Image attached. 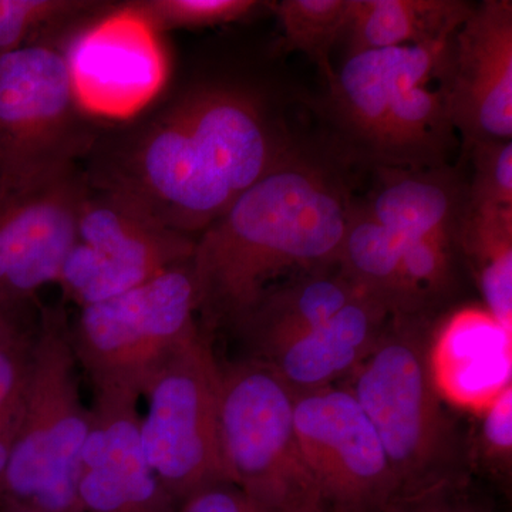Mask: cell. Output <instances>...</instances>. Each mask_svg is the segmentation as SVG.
I'll return each mask as SVG.
<instances>
[{"label":"cell","instance_id":"1","mask_svg":"<svg viewBox=\"0 0 512 512\" xmlns=\"http://www.w3.org/2000/svg\"><path fill=\"white\" fill-rule=\"evenodd\" d=\"M298 151L268 94L248 84L208 82L137 128L90 181L197 238Z\"/></svg>","mask_w":512,"mask_h":512},{"label":"cell","instance_id":"2","mask_svg":"<svg viewBox=\"0 0 512 512\" xmlns=\"http://www.w3.org/2000/svg\"><path fill=\"white\" fill-rule=\"evenodd\" d=\"M350 207L338 175L301 151L249 187L195 238L202 335H237L278 276L335 268Z\"/></svg>","mask_w":512,"mask_h":512},{"label":"cell","instance_id":"3","mask_svg":"<svg viewBox=\"0 0 512 512\" xmlns=\"http://www.w3.org/2000/svg\"><path fill=\"white\" fill-rule=\"evenodd\" d=\"M451 39L348 56L328 82V113L346 156L375 170L447 165L456 130L441 83H430L443 73Z\"/></svg>","mask_w":512,"mask_h":512},{"label":"cell","instance_id":"4","mask_svg":"<svg viewBox=\"0 0 512 512\" xmlns=\"http://www.w3.org/2000/svg\"><path fill=\"white\" fill-rule=\"evenodd\" d=\"M430 318L392 315L379 342L350 373L348 390L375 427L396 498L460 487L467 457L441 406L430 350Z\"/></svg>","mask_w":512,"mask_h":512},{"label":"cell","instance_id":"5","mask_svg":"<svg viewBox=\"0 0 512 512\" xmlns=\"http://www.w3.org/2000/svg\"><path fill=\"white\" fill-rule=\"evenodd\" d=\"M62 309H45L33 336L22 426L0 478V512H82L77 470L92 412Z\"/></svg>","mask_w":512,"mask_h":512},{"label":"cell","instance_id":"6","mask_svg":"<svg viewBox=\"0 0 512 512\" xmlns=\"http://www.w3.org/2000/svg\"><path fill=\"white\" fill-rule=\"evenodd\" d=\"M198 332L191 259L133 291L79 309L70 323L74 355L94 397L134 402Z\"/></svg>","mask_w":512,"mask_h":512},{"label":"cell","instance_id":"7","mask_svg":"<svg viewBox=\"0 0 512 512\" xmlns=\"http://www.w3.org/2000/svg\"><path fill=\"white\" fill-rule=\"evenodd\" d=\"M222 447L232 483L265 512H328L293 427V392L254 359L220 363Z\"/></svg>","mask_w":512,"mask_h":512},{"label":"cell","instance_id":"8","mask_svg":"<svg viewBox=\"0 0 512 512\" xmlns=\"http://www.w3.org/2000/svg\"><path fill=\"white\" fill-rule=\"evenodd\" d=\"M64 49L37 40L0 56V185L45 183L76 170L93 146Z\"/></svg>","mask_w":512,"mask_h":512},{"label":"cell","instance_id":"9","mask_svg":"<svg viewBox=\"0 0 512 512\" xmlns=\"http://www.w3.org/2000/svg\"><path fill=\"white\" fill-rule=\"evenodd\" d=\"M143 397L144 456L175 503L211 485L234 484L221 439L220 362L201 330L167 360Z\"/></svg>","mask_w":512,"mask_h":512},{"label":"cell","instance_id":"10","mask_svg":"<svg viewBox=\"0 0 512 512\" xmlns=\"http://www.w3.org/2000/svg\"><path fill=\"white\" fill-rule=\"evenodd\" d=\"M195 238L117 192L84 180L77 239L57 284L79 309L110 301L190 261Z\"/></svg>","mask_w":512,"mask_h":512},{"label":"cell","instance_id":"11","mask_svg":"<svg viewBox=\"0 0 512 512\" xmlns=\"http://www.w3.org/2000/svg\"><path fill=\"white\" fill-rule=\"evenodd\" d=\"M293 427L328 512H383L396 498L379 436L348 389L293 393Z\"/></svg>","mask_w":512,"mask_h":512},{"label":"cell","instance_id":"12","mask_svg":"<svg viewBox=\"0 0 512 512\" xmlns=\"http://www.w3.org/2000/svg\"><path fill=\"white\" fill-rule=\"evenodd\" d=\"M64 56L80 109L100 119L136 116L160 94L170 70L160 33L128 3L86 23Z\"/></svg>","mask_w":512,"mask_h":512},{"label":"cell","instance_id":"13","mask_svg":"<svg viewBox=\"0 0 512 512\" xmlns=\"http://www.w3.org/2000/svg\"><path fill=\"white\" fill-rule=\"evenodd\" d=\"M84 188L76 170L45 183L0 185V309L12 311L59 279L77 239Z\"/></svg>","mask_w":512,"mask_h":512},{"label":"cell","instance_id":"14","mask_svg":"<svg viewBox=\"0 0 512 512\" xmlns=\"http://www.w3.org/2000/svg\"><path fill=\"white\" fill-rule=\"evenodd\" d=\"M448 116L470 148L512 137V2L474 6L448 47L441 74Z\"/></svg>","mask_w":512,"mask_h":512},{"label":"cell","instance_id":"15","mask_svg":"<svg viewBox=\"0 0 512 512\" xmlns=\"http://www.w3.org/2000/svg\"><path fill=\"white\" fill-rule=\"evenodd\" d=\"M137 403L94 397L77 470L82 512H175L178 504L148 466Z\"/></svg>","mask_w":512,"mask_h":512},{"label":"cell","instance_id":"16","mask_svg":"<svg viewBox=\"0 0 512 512\" xmlns=\"http://www.w3.org/2000/svg\"><path fill=\"white\" fill-rule=\"evenodd\" d=\"M430 360L441 397L481 412L512 386V333L487 309H461L433 329Z\"/></svg>","mask_w":512,"mask_h":512},{"label":"cell","instance_id":"17","mask_svg":"<svg viewBox=\"0 0 512 512\" xmlns=\"http://www.w3.org/2000/svg\"><path fill=\"white\" fill-rule=\"evenodd\" d=\"M370 217L400 239L434 238L460 245L470 195L450 165L431 168H376Z\"/></svg>","mask_w":512,"mask_h":512},{"label":"cell","instance_id":"18","mask_svg":"<svg viewBox=\"0 0 512 512\" xmlns=\"http://www.w3.org/2000/svg\"><path fill=\"white\" fill-rule=\"evenodd\" d=\"M390 316L383 303L357 296L318 328L262 363L271 366L293 393L332 386L375 349Z\"/></svg>","mask_w":512,"mask_h":512},{"label":"cell","instance_id":"19","mask_svg":"<svg viewBox=\"0 0 512 512\" xmlns=\"http://www.w3.org/2000/svg\"><path fill=\"white\" fill-rule=\"evenodd\" d=\"M360 295L338 266L301 274L269 289L237 336L247 345L248 359L266 362Z\"/></svg>","mask_w":512,"mask_h":512},{"label":"cell","instance_id":"20","mask_svg":"<svg viewBox=\"0 0 512 512\" xmlns=\"http://www.w3.org/2000/svg\"><path fill=\"white\" fill-rule=\"evenodd\" d=\"M473 8L463 0H349L342 39L348 42L349 55L446 42Z\"/></svg>","mask_w":512,"mask_h":512},{"label":"cell","instance_id":"21","mask_svg":"<svg viewBox=\"0 0 512 512\" xmlns=\"http://www.w3.org/2000/svg\"><path fill=\"white\" fill-rule=\"evenodd\" d=\"M460 248L473 264L485 309L512 333V208L468 205Z\"/></svg>","mask_w":512,"mask_h":512},{"label":"cell","instance_id":"22","mask_svg":"<svg viewBox=\"0 0 512 512\" xmlns=\"http://www.w3.org/2000/svg\"><path fill=\"white\" fill-rule=\"evenodd\" d=\"M400 238L383 227L360 202L352 201L338 255L340 274L357 292L396 311Z\"/></svg>","mask_w":512,"mask_h":512},{"label":"cell","instance_id":"23","mask_svg":"<svg viewBox=\"0 0 512 512\" xmlns=\"http://www.w3.org/2000/svg\"><path fill=\"white\" fill-rule=\"evenodd\" d=\"M460 245L434 238L400 239L399 291L393 315L430 318L453 298Z\"/></svg>","mask_w":512,"mask_h":512},{"label":"cell","instance_id":"24","mask_svg":"<svg viewBox=\"0 0 512 512\" xmlns=\"http://www.w3.org/2000/svg\"><path fill=\"white\" fill-rule=\"evenodd\" d=\"M272 5L284 29L285 45L318 64L329 82L335 74L330 52L348 25L349 0H282Z\"/></svg>","mask_w":512,"mask_h":512},{"label":"cell","instance_id":"25","mask_svg":"<svg viewBox=\"0 0 512 512\" xmlns=\"http://www.w3.org/2000/svg\"><path fill=\"white\" fill-rule=\"evenodd\" d=\"M99 5L86 0H0V56L42 40L46 30L86 18Z\"/></svg>","mask_w":512,"mask_h":512},{"label":"cell","instance_id":"26","mask_svg":"<svg viewBox=\"0 0 512 512\" xmlns=\"http://www.w3.org/2000/svg\"><path fill=\"white\" fill-rule=\"evenodd\" d=\"M33 338L13 328L0 340V478L22 426Z\"/></svg>","mask_w":512,"mask_h":512},{"label":"cell","instance_id":"27","mask_svg":"<svg viewBox=\"0 0 512 512\" xmlns=\"http://www.w3.org/2000/svg\"><path fill=\"white\" fill-rule=\"evenodd\" d=\"M128 5L163 35L168 30L239 22L254 15L266 3L256 0H136Z\"/></svg>","mask_w":512,"mask_h":512},{"label":"cell","instance_id":"28","mask_svg":"<svg viewBox=\"0 0 512 512\" xmlns=\"http://www.w3.org/2000/svg\"><path fill=\"white\" fill-rule=\"evenodd\" d=\"M468 150L474 168L471 207L512 208V141H481Z\"/></svg>","mask_w":512,"mask_h":512},{"label":"cell","instance_id":"29","mask_svg":"<svg viewBox=\"0 0 512 512\" xmlns=\"http://www.w3.org/2000/svg\"><path fill=\"white\" fill-rule=\"evenodd\" d=\"M481 424V443L484 451L495 460H511L512 451V386L485 406Z\"/></svg>","mask_w":512,"mask_h":512},{"label":"cell","instance_id":"30","mask_svg":"<svg viewBox=\"0 0 512 512\" xmlns=\"http://www.w3.org/2000/svg\"><path fill=\"white\" fill-rule=\"evenodd\" d=\"M175 512H265L235 484L202 488L178 504Z\"/></svg>","mask_w":512,"mask_h":512},{"label":"cell","instance_id":"31","mask_svg":"<svg viewBox=\"0 0 512 512\" xmlns=\"http://www.w3.org/2000/svg\"><path fill=\"white\" fill-rule=\"evenodd\" d=\"M456 488H440L412 497L397 498L383 512H484L454 501L453 491Z\"/></svg>","mask_w":512,"mask_h":512},{"label":"cell","instance_id":"32","mask_svg":"<svg viewBox=\"0 0 512 512\" xmlns=\"http://www.w3.org/2000/svg\"><path fill=\"white\" fill-rule=\"evenodd\" d=\"M13 328H15V325H13L12 320L9 318V312L0 309V340L5 338Z\"/></svg>","mask_w":512,"mask_h":512}]
</instances>
